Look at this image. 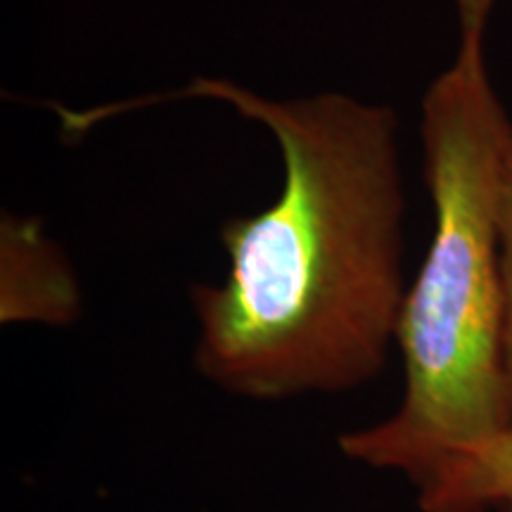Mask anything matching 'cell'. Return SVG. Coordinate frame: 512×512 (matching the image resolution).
<instances>
[{
	"mask_svg": "<svg viewBox=\"0 0 512 512\" xmlns=\"http://www.w3.org/2000/svg\"><path fill=\"white\" fill-rule=\"evenodd\" d=\"M510 133L486 69L484 34L465 31L456 60L422 98L434 228L396 328L401 401L389 418L339 437L349 460L415 486L444 460L510 430L498 249Z\"/></svg>",
	"mask_w": 512,
	"mask_h": 512,
	"instance_id": "cell-2",
	"label": "cell"
},
{
	"mask_svg": "<svg viewBox=\"0 0 512 512\" xmlns=\"http://www.w3.org/2000/svg\"><path fill=\"white\" fill-rule=\"evenodd\" d=\"M491 0H458L460 31H486Z\"/></svg>",
	"mask_w": 512,
	"mask_h": 512,
	"instance_id": "cell-6",
	"label": "cell"
},
{
	"mask_svg": "<svg viewBox=\"0 0 512 512\" xmlns=\"http://www.w3.org/2000/svg\"><path fill=\"white\" fill-rule=\"evenodd\" d=\"M171 98L226 102L283 157L278 200L223 223L226 278L192 287L197 373L247 401L375 380L406 297L394 112L342 93L268 100L221 79Z\"/></svg>",
	"mask_w": 512,
	"mask_h": 512,
	"instance_id": "cell-1",
	"label": "cell"
},
{
	"mask_svg": "<svg viewBox=\"0 0 512 512\" xmlns=\"http://www.w3.org/2000/svg\"><path fill=\"white\" fill-rule=\"evenodd\" d=\"M498 249H501L503 287V366L508 384L510 430H512V133L503 159L501 195H498Z\"/></svg>",
	"mask_w": 512,
	"mask_h": 512,
	"instance_id": "cell-5",
	"label": "cell"
},
{
	"mask_svg": "<svg viewBox=\"0 0 512 512\" xmlns=\"http://www.w3.org/2000/svg\"><path fill=\"white\" fill-rule=\"evenodd\" d=\"M415 489L422 512H512V430L444 460Z\"/></svg>",
	"mask_w": 512,
	"mask_h": 512,
	"instance_id": "cell-4",
	"label": "cell"
},
{
	"mask_svg": "<svg viewBox=\"0 0 512 512\" xmlns=\"http://www.w3.org/2000/svg\"><path fill=\"white\" fill-rule=\"evenodd\" d=\"M81 294L64 254L29 219L3 216L0 230V320L5 325L74 323Z\"/></svg>",
	"mask_w": 512,
	"mask_h": 512,
	"instance_id": "cell-3",
	"label": "cell"
}]
</instances>
